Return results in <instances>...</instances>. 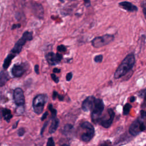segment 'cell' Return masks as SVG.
<instances>
[{
  "label": "cell",
  "instance_id": "obj_23",
  "mask_svg": "<svg viewBox=\"0 0 146 146\" xmlns=\"http://www.w3.org/2000/svg\"><path fill=\"white\" fill-rule=\"evenodd\" d=\"M48 109H49V110L51 111L53 118L55 117L56 115V110L53 108V107H52V106L51 104H49V106H48Z\"/></svg>",
  "mask_w": 146,
  "mask_h": 146
},
{
  "label": "cell",
  "instance_id": "obj_25",
  "mask_svg": "<svg viewBox=\"0 0 146 146\" xmlns=\"http://www.w3.org/2000/svg\"><path fill=\"white\" fill-rule=\"evenodd\" d=\"M57 50L60 52H65L66 51V47L64 45H59L57 47Z\"/></svg>",
  "mask_w": 146,
  "mask_h": 146
},
{
  "label": "cell",
  "instance_id": "obj_29",
  "mask_svg": "<svg viewBox=\"0 0 146 146\" xmlns=\"http://www.w3.org/2000/svg\"><path fill=\"white\" fill-rule=\"evenodd\" d=\"M72 78V72H68L66 76V79L67 81H70Z\"/></svg>",
  "mask_w": 146,
  "mask_h": 146
},
{
  "label": "cell",
  "instance_id": "obj_12",
  "mask_svg": "<svg viewBox=\"0 0 146 146\" xmlns=\"http://www.w3.org/2000/svg\"><path fill=\"white\" fill-rule=\"evenodd\" d=\"M108 113L109 115V117L106 119L102 120L100 122V125L106 128H109L111 125L115 116V112L112 109H108Z\"/></svg>",
  "mask_w": 146,
  "mask_h": 146
},
{
  "label": "cell",
  "instance_id": "obj_38",
  "mask_svg": "<svg viewBox=\"0 0 146 146\" xmlns=\"http://www.w3.org/2000/svg\"><path fill=\"white\" fill-rule=\"evenodd\" d=\"M135 96H131V98H130V99H129V100H130V102H133L135 100Z\"/></svg>",
  "mask_w": 146,
  "mask_h": 146
},
{
  "label": "cell",
  "instance_id": "obj_33",
  "mask_svg": "<svg viewBox=\"0 0 146 146\" xmlns=\"http://www.w3.org/2000/svg\"><path fill=\"white\" fill-rule=\"evenodd\" d=\"M47 115H48V112H44V113L42 117H41V120H42V121H43V120H44L47 117Z\"/></svg>",
  "mask_w": 146,
  "mask_h": 146
},
{
  "label": "cell",
  "instance_id": "obj_9",
  "mask_svg": "<svg viewBox=\"0 0 146 146\" xmlns=\"http://www.w3.org/2000/svg\"><path fill=\"white\" fill-rule=\"evenodd\" d=\"M62 58L61 54L59 53L55 54L52 52H50L46 55V60L50 65H56L58 64L61 61Z\"/></svg>",
  "mask_w": 146,
  "mask_h": 146
},
{
  "label": "cell",
  "instance_id": "obj_20",
  "mask_svg": "<svg viewBox=\"0 0 146 146\" xmlns=\"http://www.w3.org/2000/svg\"><path fill=\"white\" fill-rule=\"evenodd\" d=\"M73 128V125L70 124H66L64 127H63V133L64 134L67 133L68 132H69Z\"/></svg>",
  "mask_w": 146,
  "mask_h": 146
},
{
  "label": "cell",
  "instance_id": "obj_1",
  "mask_svg": "<svg viewBox=\"0 0 146 146\" xmlns=\"http://www.w3.org/2000/svg\"><path fill=\"white\" fill-rule=\"evenodd\" d=\"M135 63V58L133 54L127 55L122 60L114 73V78L119 79L127 72H128L133 67Z\"/></svg>",
  "mask_w": 146,
  "mask_h": 146
},
{
  "label": "cell",
  "instance_id": "obj_26",
  "mask_svg": "<svg viewBox=\"0 0 146 146\" xmlns=\"http://www.w3.org/2000/svg\"><path fill=\"white\" fill-rule=\"evenodd\" d=\"M25 133V130L23 128H21L19 129L18 131V134L19 136H22Z\"/></svg>",
  "mask_w": 146,
  "mask_h": 146
},
{
  "label": "cell",
  "instance_id": "obj_30",
  "mask_svg": "<svg viewBox=\"0 0 146 146\" xmlns=\"http://www.w3.org/2000/svg\"><path fill=\"white\" fill-rule=\"evenodd\" d=\"M142 7H143V14L144 15V17L146 19V3H144L142 5Z\"/></svg>",
  "mask_w": 146,
  "mask_h": 146
},
{
  "label": "cell",
  "instance_id": "obj_16",
  "mask_svg": "<svg viewBox=\"0 0 146 146\" xmlns=\"http://www.w3.org/2000/svg\"><path fill=\"white\" fill-rule=\"evenodd\" d=\"M59 124V120L58 118L54 117L52 119V121L51 122V124L50 125V127L48 129V132L50 133H54L56 130L57 129L58 125Z\"/></svg>",
  "mask_w": 146,
  "mask_h": 146
},
{
  "label": "cell",
  "instance_id": "obj_41",
  "mask_svg": "<svg viewBox=\"0 0 146 146\" xmlns=\"http://www.w3.org/2000/svg\"><path fill=\"white\" fill-rule=\"evenodd\" d=\"M62 146H69V145H67V144H63Z\"/></svg>",
  "mask_w": 146,
  "mask_h": 146
},
{
  "label": "cell",
  "instance_id": "obj_17",
  "mask_svg": "<svg viewBox=\"0 0 146 146\" xmlns=\"http://www.w3.org/2000/svg\"><path fill=\"white\" fill-rule=\"evenodd\" d=\"M16 55L12 54V53H10V54L8 55V56L6 58V59H5L4 60V62H3V68L5 69V70H6L9 67V66L11 64V60Z\"/></svg>",
  "mask_w": 146,
  "mask_h": 146
},
{
  "label": "cell",
  "instance_id": "obj_4",
  "mask_svg": "<svg viewBox=\"0 0 146 146\" xmlns=\"http://www.w3.org/2000/svg\"><path fill=\"white\" fill-rule=\"evenodd\" d=\"M104 108L103 102L100 99L95 98L94 105L91 110V119L93 122L98 121Z\"/></svg>",
  "mask_w": 146,
  "mask_h": 146
},
{
  "label": "cell",
  "instance_id": "obj_31",
  "mask_svg": "<svg viewBox=\"0 0 146 146\" xmlns=\"http://www.w3.org/2000/svg\"><path fill=\"white\" fill-rule=\"evenodd\" d=\"M48 121L46 122V123L44 124V125H43V127L42 128L41 131H40V135H43V132H44V129H45L46 127H47V124H48Z\"/></svg>",
  "mask_w": 146,
  "mask_h": 146
},
{
  "label": "cell",
  "instance_id": "obj_39",
  "mask_svg": "<svg viewBox=\"0 0 146 146\" xmlns=\"http://www.w3.org/2000/svg\"><path fill=\"white\" fill-rule=\"evenodd\" d=\"M18 122H19V121H17L16 122V123H15L14 125H13V128H17Z\"/></svg>",
  "mask_w": 146,
  "mask_h": 146
},
{
  "label": "cell",
  "instance_id": "obj_22",
  "mask_svg": "<svg viewBox=\"0 0 146 146\" xmlns=\"http://www.w3.org/2000/svg\"><path fill=\"white\" fill-rule=\"evenodd\" d=\"M103 58V55H101V54H100V55H96V56L94 57V60L95 62H96V63H100V62H102Z\"/></svg>",
  "mask_w": 146,
  "mask_h": 146
},
{
  "label": "cell",
  "instance_id": "obj_2",
  "mask_svg": "<svg viewBox=\"0 0 146 146\" xmlns=\"http://www.w3.org/2000/svg\"><path fill=\"white\" fill-rule=\"evenodd\" d=\"M146 129V111L141 110L140 116L134 120L129 128V132L133 136L138 135Z\"/></svg>",
  "mask_w": 146,
  "mask_h": 146
},
{
  "label": "cell",
  "instance_id": "obj_37",
  "mask_svg": "<svg viewBox=\"0 0 146 146\" xmlns=\"http://www.w3.org/2000/svg\"><path fill=\"white\" fill-rule=\"evenodd\" d=\"M57 98H58L59 99V100H60V101H62V100H63V99H64V97H63V96H62V95H59V94H58Z\"/></svg>",
  "mask_w": 146,
  "mask_h": 146
},
{
  "label": "cell",
  "instance_id": "obj_15",
  "mask_svg": "<svg viewBox=\"0 0 146 146\" xmlns=\"http://www.w3.org/2000/svg\"><path fill=\"white\" fill-rule=\"evenodd\" d=\"M10 76L7 71H2L0 72V87H3L9 80Z\"/></svg>",
  "mask_w": 146,
  "mask_h": 146
},
{
  "label": "cell",
  "instance_id": "obj_40",
  "mask_svg": "<svg viewBox=\"0 0 146 146\" xmlns=\"http://www.w3.org/2000/svg\"><path fill=\"white\" fill-rule=\"evenodd\" d=\"M2 111H0V119L2 118Z\"/></svg>",
  "mask_w": 146,
  "mask_h": 146
},
{
  "label": "cell",
  "instance_id": "obj_24",
  "mask_svg": "<svg viewBox=\"0 0 146 146\" xmlns=\"http://www.w3.org/2000/svg\"><path fill=\"white\" fill-rule=\"evenodd\" d=\"M46 146H55V143L52 137H49Z\"/></svg>",
  "mask_w": 146,
  "mask_h": 146
},
{
  "label": "cell",
  "instance_id": "obj_27",
  "mask_svg": "<svg viewBox=\"0 0 146 146\" xmlns=\"http://www.w3.org/2000/svg\"><path fill=\"white\" fill-rule=\"evenodd\" d=\"M51 76L52 79L55 82V83H58L59 82V78L55 75V74H51Z\"/></svg>",
  "mask_w": 146,
  "mask_h": 146
},
{
  "label": "cell",
  "instance_id": "obj_10",
  "mask_svg": "<svg viewBox=\"0 0 146 146\" xmlns=\"http://www.w3.org/2000/svg\"><path fill=\"white\" fill-rule=\"evenodd\" d=\"M27 70V67L24 64H15L12 69L11 72L14 77H21Z\"/></svg>",
  "mask_w": 146,
  "mask_h": 146
},
{
  "label": "cell",
  "instance_id": "obj_5",
  "mask_svg": "<svg viewBox=\"0 0 146 146\" xmlns=\"http://www.w3.org/2000/svg\"><path fill=\"white\" fill-rule=\"evenodd\" d=\"M47 100V96L44 94H39L34 98L33 102V107L36 114H40L43 112Z\"/></svg>",
  "mask_w": 146,
  "mask_h": 146
},
{
  "label": "cell",
  "instance_id": "obj_11",
  "mask_svg": "<svg viewBox=\"0 0 146 146\" xmlns=\"http://www.w3.org/2000/svg\"><path fill=\"white\" fill-rule=\"evenodd\" d=\"M95 98L93 96H90L84 100L82 104V108L84 111L88 112L92 110Z\"/></svg>",
  "mask_w": 146,
  "mask_h": 146
},
{
  "label": "cell",
  "instance_id": "obj_28",
  "mask_svg": "<svg viewBox=\"0 0 146 146\" xmlns=\"http://www.w3.org/2000/svg\"><path fill=\"white\" fill-rule=\"evenodd\" d=\"M99 146H111V142L110 140L104 141Z\"/></svg>",
  "mask_w": 146,
  "mask_h": 146
},
{
  "label": "cell",
  "instance_id": "obj_13",
  "mask_svg": "<svg viewBox=\"0 0 146 146\" xmlns=\"http://www.w3.org/2000/svg\"><path fill=\"white\" fill-rule=\"evenodd\" d=\"M34 14L39 19H42L44 15V10L42 5L35 3L33 7Z\"/></svg>",
  "mask_w": 146,
  "mask_h": 146
},
{
  "label": "cell",
  "instance_id": "obj_32",
  "mask_svg": "<svg viewBox=\"0 0 146 146\" xmlns=\"http://www.w3.org/2000/svg\"><path fill=\"white\" fill-rule=\"evenodd\" d=\"M34 70H35V72L36 74H39V66L38 64H36L34 66Z\"/></svg>",
  "mask_w": 146,
  "mask_h": 146
},
{
  "label": "cell",
  "instance_id": "obj_7",
  "mask_svg": "<svg viewBox=\"0 0 146 146\" xmlns=\"http://www.w3.org/2000/svg\"><path fill=\"white\" fill-rule=\"evenodd\" d=\"M114 39V36L112 34H105L103 36L94 38L91 40V44L95 48H99L106 46L111 42Z\"/></svg>",
  "mask_w": 146,
  "mask_h": 146
},
{
  "label": "cell",
  "instance_id": "obj_34",
  "mask_svg": "<svg viewBox=\"0 0 146 146\" xmlns=\"http://www.w3.org/2000/svg\"><path fill=\"white\" fill-rule=\"evenodd\" d=\"M58 94V93L57 92H56V91H55L53 92V94H52V99H53L54 100H55V99L57 98Z\"/></svg>",
  "mask_w": 146,
  "mask_h": 146
},
{
  "label": "cell",
  "instance_id": "obj_3",
  "mask_svg": "<svg viewBox=\"0 0 146 146\" xmlns=\"http://www.w3.org/2000/svg\"><path fill=\"white\" fill-rule=\"evenodd\" d=\"M31 39H33V32L27 31H25L23 34L22 36L17 41L14 47L11 50V53L17 55L21 51L22 47L26 42L28 40H31Z\"/></svg>",
  "mask_w": 146,
  "mask_h": 146
},
{
  "label": "cell",
  "instance_id": "obj_14",
  "mask_svg": "<svg viewBox=\"0 0 146 146\" xmlns=\"http://www.w3.org/2000/svg\"><path fill=\"white\" fill-rule=\"evenodd\" d=\"M119 5L122 9L130 12H133L137 11V7L133 5L132 3L127 1H123L119 3Z\"/></svg>",
  "mask_w": 146,
  "mask_h": 146
},
{
  "label": "cell",
  "instance_id": "obj_18",
  "mask_svg": "<svg viewBox=\"0 0 146 146\" xmlns=\"http://www.w3.org/2000/svg\"><path fill=\"white\" fill-rule=\"evenodd\" d=\"M2 116L4 117V119L7 122H9L10 119L13 117L11 111L7 108H3L2 110Z\"/></svg>",
  "mask_w": 146,
  "mask_h": 146
},
{
  "label": "cell",
  "instance_id": "obj_8",
  "mask_svg": "<svg viewBox=\"0 0 146 146\" xmlns=\"http://www.w3.org/2000/svg\"><path fill=\"white\" fill-rule=\"evenodd\" d=\"M13 98L15 104L18 106H23L25 103L24 93L22 88H17L13 93Z\"/></svg>",
  "mask_w": 146,
  "mask_h": 146
},
{
  "label": "cell",
  "instance_id": "obj_19",
  "mask_svg": "<svg viewBox=\"0 0 146 146\" xmlns=\"http://www.w3.org/2000/svg\"><path fill=\"white\" fill-rule=\"evenodd\" d=\"M131 105H130L129 103L125 104L123 107V114L124 115H128L130 111V109L131 108Z\"/></svg>",
  "mask_w": 146,
  "mask_h": 146
},
{
  "label": "cell",
  "instance_id": "obj_21",
  "mask_svg": "<svg viewBox=\"0 0 146 146\" xmlns=\"http://www.w3.org/2000/svg\"><path fill=\"white\" fill-rule=\"evenodd\" d=\"M141 92V94L140 95H141V96H143V99H144V101H143V103L142 104L141 107H146V90H144L143 91H142Z\"/></svg>",
  "mask_w": 146,
  "mask_h": 146
},
{
  "label": "cell",
  "instance_id": "obj_35",
  "mask_svg": "<svg viewBox=\"0 0 146 146\" xmlns=\"http://www.w3.org/2000/svg\"><path fill=\"white\" fill-rule=\"evenodd\" d=\"M21 26V25L20 24H17V25H13V26H12V28L11 29H15L16 28H19V27Z\"/></svg>",
  "mask_w": 146,
  "mask_h": 146
},
{
  "label": "cell",
  "instance_id": "obj_6",
  "mask_svg": "<svg viewBox=\"0 0 146 146\" xmlns=\"http://www.w3.org/2000/svg\"><path fill=\"white\" fill-rule=\"evenodd\" d=\"M80 127L85 130V132L81 135V139L84 142L90 141L94 136L95 130L93 125L88 121L83 122Z\"/></svg>",
  "mask_w": 146,
  "mask_h": 146
},
{
  "label": "cell",
  "instance_id": "obj_36",
  "mask_svg": "<svg viewBox=\"0 0 146 146\" xmlns=\"http://www.w3.org/2000/svg\"><path fill=\"white\" fill-rule=\"evenodd\" d=\"M60 72V70L57 68H55L53 69V72L54 73H59Z\"/></svg>",
  "mask_w": 146,
  "mask_h": 146
}]
</instances>
